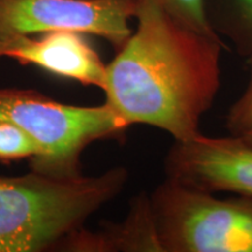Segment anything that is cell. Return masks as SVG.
Instances as JSON below:
<instances>
[{"label": "cell", "instance_id": "obj_1", "mask_svg": "<svg viewBox=\"0 0 252 252\" xmlns=\"http://www.w3.org/2000/svg\"><path fill=\"white\" fill-rule=\"evenodd\" d=\"M134 20L106 64L105 104L127 127L152 126L178 141L196 137L220 90L225 43L179 23L154 0H139Z\"/></svg>", "mask_w": 252, "mask_h": 252}, {"label": "cell", "instance_id": "obj_2", "mask_svg": "<svg viewBox=\"0 0 252 252\" xmlns=\"http://www.w3.org/2000/svg\"><path fill=\"white\" fill-rule=\"evenodd\" d=\"M124 167L94 176H53L32 171L0 175V252L60 251L71 232L122 193Z\"/></svg>", "mask_w": 252, "mask_h": 252}, {"label": "cell", "instance_id": "obj_3", "mask_svg": "<svg viewBox=\"0 0 252 252\" xmlns=\"http://www.w3.org/2000/svg\"><path fill=\"white\" fill-rule=\"evenodd\" d=\"M0 121L28 132L41 149L31 169L53 176H76L90 144L119 139L127 126L105 103L98 106L63 104L35 90L0 88Z\"/></svg>", "mask_w": 252, "mask_h": 252}, {"label": "cell", "instance_id": "obj_4", "mask_svg": "<svg viewBox=\"0 0 252 252\" xmlns=\"http://www.w3.org/2000/svg\"><path fill=\"white\" fill-rule=\"evenodd\" d=\"M149 196L161 252H252V198H220L167 178Z\"/></svg>", "mask_w": 252, "mask_h": 252}, {"label": "cell", "instance_id": "obj_5", "mask_svg": "<svg viewBox=\"0 0 252 252\" xmlns=\"http://www.w3.org/2000/svg\"><path fill=\"white\" fill-rule=\"evenodd\" d=\"M139 0H0V48L19 36L75 31L106 40L116 52L132 34Z\"/></svg>", "mask_w": 252, "mask_h": 252}, {"label": "cell", "instance_id": "obj_6", "mask_svg": "<svg viewBox=\"0 0 252 252\" xmlns=\"http://www.w3.org/2000/svg\"><path fill=\"white\" fill-rule=\"evenodd\" d=\"M167 179L215 194L252 198V144L236 135L174 140L165 158Z\"/></svg>", "mask_w": 252, "mask_h": 252}, {"label": "cell", "instance_id": "obj_7", "mask_svg": "<svg viewBox=\"0 0 252 252\" xmlns=\"http://www.w3.org/2000/svg\"><path fill=\"white\" fill-rule=\"evenodd\" d=\"M75 31H52L40 37L19 36L0 48V59L8 58L25 65H36L82 86L102 90L106 64L96 49Z\"/></svg>", "mask_w": 252, "mask_h": 252}, {"label": "cell", "instance_id": "obj_8", "mask_svg": "<svg viewBox=\"0 0 252 252\" xmlns=\"http://www.w3.org/2000/svg\"><path fill=\"white\" fill-rule=\"evenodd\" d=\"M88 248L89 252H161L149 195L143 193L132 200L123 222L89 231Z\"/></svg>", "mask_w": 252, "mask_h": 252}, {"label": "cell", "instance_id": "obj_9", "mask_svg": "<svg viewBox=\"0 0 252 252\" xmlns=\"http://www.w3.org/2000/svg\"><path fill=\"white\" fill-rule=\"evenodd\" d=\"M208 20L241 56L252 55V0H206Z\"/></svg>", "mask_w": 252, "mask_h": 252}, {"label": "cell", "instance_id": "obj_10", "mask_svg": "<svg viewBox=\"0 0 252 252\" xmlns=\"http://www.w3.org/2000/svg\"><path fill=\"white\" fill-rule=\"evenodd\" d=\"M41 156V149L32 135L8 122L0 121V161L30 159L35 161Z\"/></svg>", "mask_w": 252, "mask_h": 252}, {"label": "cell", "instance_id": "obj_11", "mask_svg": "<svg viewBox=\"0 0 252 252\" xmlns=\"http://www.w3.org/2000/svg\"><path fill=\"white\" fill-rule=\"evenodd\" d=\"M154 1L185 26L207 36L222 40L215 33L208 20L206 0H154Z\"/></svg>", "mask_w": 252, "mask_h": 252}, {"label": "cell", "instance_id": "obj_12", "mask_svg": "<svg viewBox=\"0 0 252 252\" xmlns=\"http://www.w3.org/2000/svg\"><path fill=\"white\" fill-rule=\"evenodd\" d=\"M248 61L250 65L248 86L244 93L230 106L225 116V128L229 134L252 144V55Z\"/></svg>", "mask_w": 252, "mask_h": 252}]
</instances>
